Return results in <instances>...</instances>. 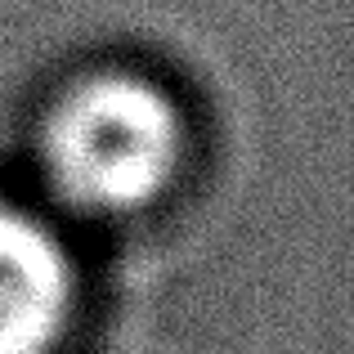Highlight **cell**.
Instances as JSON below:
<instances>
[{"mask_svg": "<svg viewBox=\"0 0 354 354\" xmlns=\"http://www.w3.org/2000/svg\"><path fill=\"white\" fill-rule=\"evenodd\" d=\"M32 148L54 211L117 225L157 211L180 189L193 121L162 77L108 63L54 90Z\"/></svg>", "mask_w": 354, "mask_h": 354, "instance_id": "1", "label": "cell"}, {"mask_svg": "<svg viewBox=\"0 0 354 354\" xmlns=\"http://www.w3.org/2000/svg\"><path fill=\"white\" fill-rule=\"evenodd\" d=\"M81 314V265L59 211L0 193V354H63Z\"/></svg>", "mask_w": 354, "mask_h": 354, "instance_id": "2", "label": "cell"}]
</instances>
